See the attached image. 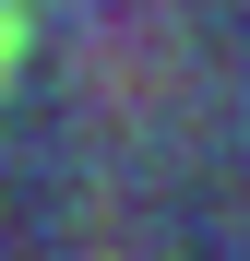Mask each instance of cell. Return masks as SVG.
<instances>
[{
    "label": "cell",
    "mask_w": 250,
    "mask_h": 261,
    "mask_svg": "<svg viewBox=\"0 0 250 261\" xmlns=\"http://www.w3.org/2000/svg\"><path fill=\"white\" fill-rule=\"evenodd\" d=\"M24 71V0H0V83Z\"/></svg>",
    "instance_id": "6da1fadb"
}]
</instances>
